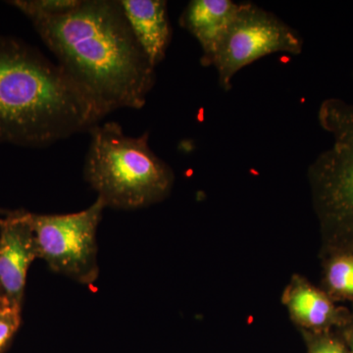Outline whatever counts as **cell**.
I'll return each instance as SVG.
<instances>
[{"label":"cell","mask_w":353,"mask_h":353,"mask_svg":"<svg viewBox=\"0 0 353 353\" xmlns=\"http://www.w3.org/2000/svg\"><path fill=\"white\" fill-rule=\"evenodd\" d=\"M57 64L102 115L141 109L155 83V68L134 38L119 1L80 0L55 16H30Z\"/></svg>","instance_id":"1"},{"label":"cell","mask_w":353,"mask_h":353,"mask_svg":"<svg viewBox=\"0 0 353 353\" xmlns=\"http://www.w3.org/2000/svg\"><path fill=\"white\" fill-rule=\"evenodd\" d=\"M103 118L59 65L19 39L0 36V143L43 148Z\"/></svg>","instance_id":"2"},{"label":"cell","mask_w":353,"mask_h":353,"mask_svg":"<svg viewBox=\"0 0 353 353\" xmlns=\"http://www.w3.org/2000/svg\"><path fill=\"white\" fill-rule=\"evenodd\" d=\"M88 132L85 179L106 208L134 210L169 196L175 176L150 148V132L127 136L116 122L99 123Z\"/></svg>","instance_id":"3"},{"label":"cell","mask_w":353,"mask_h":353,"mask_svg":"<svg viewBox=\"0 0 353 353\" xmlns=\"http://www.w3.org/2000/svg\"><path fill=\"white\" fill-rule=\"evenodd\" d=\"M331 145L309 166L313 208L322 234V252L353 253V103L323 101L318 111Z\"/></svg>","instance_id":"4"},{"label":"cell","mask_w":353,"mask_h":353,"mask_svg":"<svg viewBox=\"0 0 353 353\" xmlns=\"http://www.w3.org/2000/svg\"><path fill=\"white\" fill-rule=\"evenodd\" d=\"M105 203L97 201L81 212L61 215L30 213L38 259L51 270L81 284L99 277L97 231Z\"/></svg>","instance_id":"5"},{"label":"cell","mask_w":353,"mask_h":353,"mask_svg":"<svg viewBox=\"0 0 353 353\" xmlns=\"http://www.w3.org/2000/svg\"><path fill=\"white\" fill-rule=\"evenodd\" d=\"M303 46L299 32L275 14L245 2L241 3L208 66L217 71L221 88L230 90L234 75L248 65L272 53L299 55Z\"/></svg>","instance_id":"6"},{"label":"cell","mask_w":353,"mask_h":353,"mask_svg":"<svg viewBox=\"0 0 353 353\" xmlns=\"http://www.w3.org/2000/svg\"><path fill=\"white\" fill-rule=\"evenodd\" d=\"M38 259L30 212L15 211L0 219V292L22 306L27 274Z\"/></svg>","instance_id":"7"},{"label":"cell","mask_w":353,"mask_h":353,"mask_svg":"<svg viewBox=\"0 0 353 353\" xmlns=\"http://www.w3.org/2000/svg\"><path fill=\"white\" fill-rule=\"evenodd\" d=\"M282 303L301 333H328L334 327H343L350 317L326 292L299 274H294L285 285Z\"/></svg>","instance_id":"8"},{"label":"cell","mask_w":353,"mask_h":353,"mask_svg":"<svg viewBox=\"0 0 353 353\" xmlns=\"http://www.w3.org/2000/svg\"><path fill=\"white\" fill-rule=\"evenodd\" d=\"M119 3L134 38L155 68L166 57L172 38L167 2L121 0Z\"/></svg>","instance_id":"9"},{"label":"cell","mask_w":353,"mask_h":353,"mask_svg":"<svg viewBox=\"0 0 353 353\" xmlns=\"http://www.w3.org/2000/svg\"><path fill=\"white\" fill-rule=\"evenodd\" d=\"M241 3L231 0H192L181 16L180 24L201 44V64L209 61L236 13Z\"/></svg>","instance_id":"10"},{"label":"cell","mask_w":353,"mask_h":353,"mask_svg":"<svg viewBox=\"0 0 353 353\" xmlns=\"http://www.w3.org/2000/svg\"><path fill=\"white\" fill-rule=\"evenodd\" d=\"M322 290L334 301H353V253L322 252Z\"/></svg>","instance_id":"11"},{"label":"cell","mask_w":353,"mask_h":353,"mask_svg":"<svg viewBox=\"0 0 353 353\" xmlns=\"http://www.w3.org/2000/svg\"><path fill=\"white\" fill-rule=\"evenodd\" d=\"M26 17L30 16H55L75 8L80 0H15L9 1Z\"/></svg>","instance_id":"12"},{"label":"cell","mask_w":353,"mask_h":353,"mask_svg":"<svg viewBox=\"0 0 353 353\" xmlns=\"http://www.w3.org/2000/svg\"><path fill=\"white\" fill-rule=\"evenodd\" d=\"M22 306L7 301L0 307V352L6 347L21 325Z\"/></svg>","instance_id":"13"},{"label":"cell","mask_w":353,"mask_h":353,"mask_svg":"<svg viewBox=\"0 0 353 353\" xmlns=\"http://www.w3.org/2000/svg\"><path fill=\"white\" fill-rule=\"evenodd\" d=\"M308 343L309 353H347L340 341L328 333H303Z\"/></svg>","instance_id":"14"},{"label":"cell","mask_w":353,"mask_h":353,"mask_svg":"<svg viewBox=\"0 0 353 353\" xmlns=\"http://www.w3.org/2000/svg\"><path fill=\"white\" fill-rule=\"evenodd\" d=\"M343 328L345 329V336L350 347V353H353V316L348 317L347 321L345 323Z\"/></svg>","instance_id":"15"},{"label":"cell","mask_w":353,"mask_h":353,"mask_svg":"<svg viewBox=\"0 0 353 353\" xmlns=\"http://www.w3.org/2000/svg\"><path fill=\"white\" fill-rule=\"evenodd\" d=\"M7 301H9L8 299H7L6 297L2 296V294H0V307H1L4 303H7Z\"/></svg>","instance_id":"16"},{"label":"cell","mask_w":353,"mask_h":353,"mask_svg":"<svg viewBox=\"0 0 353 353\" xmlns=\"http://www.w3.org/2000/svg\"><path fill=\"white\" fill-rule=\"evenodd\" d=\"M0 294H1V292H0Z\"/></svg>","instance_id":"17"}]
</instances>
